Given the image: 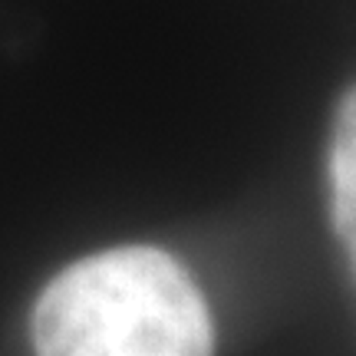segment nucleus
Wrapping results in <instances>:
<instances>
[{
	"instance_id": "obj_1",
	"label": "nucleus",
	"mask_w": 356,
	"mask_h": 356,
	"mask_svg": "<svg viewBox=\"0 0 356 356\" xmlns=\"http://www.w3.org/2000/svg\"><path fill=\"white\" fill-rule=\"evenodd\" d=\"M37 356H211L215 323L198 284L149 244L79 257L33 307Z\"/></svg>"
},
{
	"instance_id": "obj_2",
	"label": "nucleus",
	"mask_w": 356,
	"mask_h": 356,
	"mask_svg": "<svg viewBox=\"0 0 356 356\" xmlns=\"http://www.w3.org/2000/svg\"><path fill=\"white\" fill-rule=\"evenodd\" d=\"M330 211L356 277V86L343 92L333 119L330 145Z\"/></svg>"
}]
</instances>
